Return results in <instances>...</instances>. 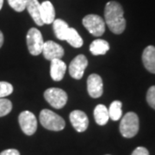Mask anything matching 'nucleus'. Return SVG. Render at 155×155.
<instances>
[{
	"label": "nucleus",
	"mask_w": 155,
	"mask_h": 155,
	"mask_svg": "<svg viewBox=\"0 0 155 155\" xmlns=\"http://www.w3.org/2000/svg\"><path fill=\"white\" fill-rule=\"evenodd\" d=\"M122 5L115 1L107 3L104 11L105 22L114 34L120 35L126 28V20Z\"/></svg>",
	"instance_id": "1"
},
{
	"label": "nucleus",
	"mask_w": 155,
	"mask_h": 155,
	"mask_svg": "<svg viewBox=\"0 0 155 155\" xmlns=\"http://www.w3.org/2000/svg\"><path fill=\"white\" fill-rule=\"evenodd\" d=\"M40 122L45 128L52 131H61L64 129L66 125V122L61 116L50 110L41 111Z\"/></svg>",
	"instance_id": "2"
},
{
	"label": "nucleus",
	"mask_w": 155,
	"mask_h": 155,
	"mask_svg": "<svg viewBox=\"0 0 155 155\" xmlns=\"http://www.w3.org/2000/svg\"><path fill=\"white\" fill-rule=\"evenodd\" d=\"M139 131V117L134 112H127L120 123V132L125 138H132Z\"/></svg>",
	"instance_id": "3"
},
{
	"label": "nucleus",
	"mask_w": 155,
	"mask_h": 155,
	"mask_svg": "<svg viewBox=\"0 0 155 155\" xmlns=\"http://www.w3.org/2000/svg\"><path fill=\"white\" fill-rule=\"evenodd\" d=\"M83 25L94 36H101L105 31V22L97 15H87L83 18Z\"/></svg>",
	"instance_id": "4"
},
{
	"label": "nucleus",
	"mask_w": 155,
	"mask_h": 155,
	"mask_svg": "<svg viewBox=\"0 0 155 155\" xmlns=\"http://www.w3.org/2000/svg\"><path fill=\"white\" fill-rule=\"evenodd\" d=\"M44 41L41 33L37 28H30L27 34V45L29 53L32 55H39L41 54Z\"/></svg>",
	"instance_id": "5"
},
{
	"label": "nucleus",
	"mask_w": 155,
	"mask_h": 155,
	"mask_svg": "<svg viewBox=\"0 0 155 155\" xmlns=\"http://www.w3.org/2000/svg\"><path fill=\"white\" fill-rule=\"evenodd\" d=\"M44 97L54 109H61L66 105L67 102V94L60 88L48 89L44 92Z\"/></svg>",
	"instance_id": "6"
},
{
	"label": "nucleus",
	"mask_w": 155,
	"mask_h": 155,
	"mask_svg": "<svg viewBox=\"0 0 155 155\" xmlns=\"http://www.w3.org/2000/svg\"><path fill=\"white\" fill-rule=\"evenodd\" d=\"M19 124L22 132L27 135H32L37 129V121L32 112L22 111L18 117Z\"/></svg>",
	"instance_id": "7"
},
{
	"label": "nucleus",
	"mask_w": 155,
	"mask_h": 155,
	"mask_svg": "<svg viewBox=\"0 0 155 155\" xmlns=\"http://www.w3.org/2000/svg\"><path fill=\"white\" fill-rule=\"evenodd\" d=\"M88 66V61L83 54L76 56L69 66V73L75 79H80L83 77L85 68Z\"/></svg>",
	"instance_id": "8"
},
{
	"label": "nucleus",
	"mask_w": 155,
	"mask_h": 155,
	"mask_svg": "<svg viewBox=\"0 0 155 155\" xmlns=\"http://www.w3.org/2000/svg\"><path fill=\"white\" fill-rule=\"evenodd\" d=\"M87 91L89 95L93 98L100 97L104 92V84L102 78L98 74H91L87 78Z\"/></svg>",
	"instance_id": "9"
},
{
	"label": "nucleus",
	"mask_w": 155,
	"mask_h": 155,
	"mask_svg": "<svg viewBox=\"0 0 155 155\" xmlns=\"http://www.w3.org/2000/svg\"><path fill=\"white\" fill-rule=\"evenodd\" d=\"M41 53H43L45 59L51 61L54 59L62 58L65 54V51L60 44L56 43L53 41H48L44 42Z\"/></svg>",
	"instance_id": "10"
},
{
	"label": "nucleus",
	"mask_w": 155,
	"mask_h": 155,
	"mask_svg": "<svg viewBox=\"0 0 155 155\" xmlns=\"http://www.w3.org/2000/svg\"><path fill=\"white\" fill-rule=\"evenodd\" d=\"M70 122L75 130L81 133L84 132L89 126V119L86 114L81 110H73L70 114Z\"/></svg>",
	"instance_id": "11"
},
{
	"label": "nucleus",
	"mask_w": 155,
	"mask_h": 155,
	"mask_svg": "<svg viewBox=\"0 0 155 155\" xmlns=\"http://www.w3.org/2000/svg\"><path fill=\"white\" fill-rule=\"evenodd\" d=\"M67 71V65L61 59H54L51 61L50 75L54 81H61L65 76Z\"/></svg>",
	"instance_id": "12"
},
{
	"label": "nucleus",
	"mask_w": 155,
	"mask_h": 155,
	"mask_svg": "<svg viewBox=\"0 0 155 155\" xmlns=\"http://www.w3.org/2000/svg\"><path fill=\"white\" fill-rule=\"evenodd\" d=\"M41 17L44 24L53 23L55 20L54 7L50 1H45L41 4Z\"/></svg>",
	"instance_id": "13"
},
{
	"label": "nucleus",
	"mask_w": 155,
	"mask_h": 155,
	"mask_svg": "<svg viewBox=\"0 0 155 155\" xmlns=\"http://www.w3.org/2000/svg\"><path fill=\"white\" fill-rule=\"evenodd\" d=\"M26 10L38 26L44 24L41 17V4L38 0H26Z\"/></svg>",
	"instance_id": "14"
},
{
	"label": "nucleus",
	"mask_w": 155,
	"mask_h": 155,
	"mask_svg": "<svg viewBox=\"0 0 155 155\" xmlns=\"http://www.w3.org/2000/svg\"><path fill=\"white\" fill-rule=\"evenodd\" d=\"M142 61L148 72L155 73V47L148 46L143 51Z\"/></svg>",
	"instance_id": "15"
},
{
	"label": "nucleus",
	"mask_w": 155,
	"mask_h": 155,
	"mask_svg": "<svg viewBox=\"0 0 155 155\" xmlns=\"http://www.w3.org/2000/svg\"><path fill=\"white\" fill-rule=\"evenodd\" d=\"M110 49V44L108 41L102 39H97L90 45V51L93 55H103Z\"/></svg>",
	"instance_id": "16"
},
{
	"label": "nucleus",
	"mask_w": 155,
	"mask_h": 155,
	"mask_svg": "<svg viewBox=\"0 0 155 155\" xmlns=\"http://www.w3.org/2000/svg\"><path fill=\"white\" fill-rule=\"evenodd\" d=\"M94 118L96 122L98 125L100 126L105 125L110 119L109 110L107 107L104 104H98L96 106L94 110Z\"/></svg>",
	"instance_id": "17"
},
{
	"label": "nucleus",
	"mask_w": 155,
	"mask_h": 155,
	"mask_svg": "<svg viewBox=\"0 0 155 155\" xmlns=\"http://www.w3.org/2000/svg\"><path fill=\"white\" fill-rule=\"evenodd\" d=\"M69 28L70 27L68 26L67 22L61 19H55L53 22V28L54 35L57 38L61 41L66 40V36Z\"/></svg>",
	"instance_id": "18"
},
{
	"label": "nucleus",
	"mask_w": 155,
	"mask_h": 155,
	"mask_svg": "<svg viewBox=\"0 0 155 155\" xmlns=\"http://www.w3.org/2000/svg\"><path fill=\"white\" fill-rule=\"evenodd\" d=\"M65 41H67L69 44L76 48H81L84 42L82 37L78 33L77 30L73 28H69Z\"/></svg>",
	"instance_id": "19"
},
{
	"label": "nucleus",
	"mask_w": 155,
	"mask_h": 155,
	"mask_svg": "<svg viewBox=\"0 0 155 155\" xmlns=\"http://www.w3.org/2000/svg\"><path fill=\"white\" fill-rule=\"evenodd\" d=\"M122 102H120L118 100H116V101H114V102L111 103L110 106L108 109V110H109L110 118L112 119L113 121H118L122 117Z\"/></svg>",
	"instance_id": "20"
},
{
	"label": "nucleus",
	"mask_w": 155,
	"mask_h": 155,
	"mask_svg": "<svg viewBox=\"0 0 155 155\" xmlns=\"http://www.w3.org/2000/svg\"><path fill=\"white\" fill-rule=\"evenodd\" d=\"M12 110V104L10 100L0 98V117L8 115Z\"/></svg>",
	"instance_id": "21"
},
{
	"label": "nucleus",
	"mask_w": 155,
	"mask_h": 155,
	"mask_svg": "<svg viewBox=\"0 0 155 155\" xmlns=\"http://www.w3.org/2000/svg\"><path fill=\"white\" fill-rule=\"evenodd\" d=\"M13 92L12 84L5 81H0V98H4Z\"/></svg>",
	"instance_id": "22"
},
{
	"label": "nucleus",
	"mask_w": 155,
	"mask_h": 155,
	"mask_svg": "<svg viewBox=\"0 0 155 155\" xmlns=\"http://www.w3.org/2000/svg\"><path fill=\"white\" fill-rule=\"evenodd\" d=\"M8 3L14 11L22 12L26 9V0H8Z\"/></svg>",
	"instance_id": "23"
},
{
	"label": "nucleus",
	"mask_w": 155,
	"mask_h": 155,
	"mask_svg": "<svg viewBox=\"0 0 155 155\" xmlns=\"http://www.w3.org/2000/svg\"><path fill=\"white\" fill-rule=\"evenodd\" d=\"M147 101L153 109L155 110V85L151 86L147 93Z\"/></svg>",
	"instance_id": "24"
},
{
	"label": "nucleus",
	"mask_w": 155,
	"mask_h": 155,
	"mask_svg": "<svg viewBox=\"0 0 155 155\" xmlns=\"http://www.w3.org/2000/svg\"><path fill=\"white\" fill-rule=\"evenodd\" d=\"M132 155H149L148 150L143 147H139L133 152Z\"/></svg>",
	"instance_id": "25"
},
{
	"label": "nucleus",
	"mask_w": 155,
	"mask_h": 155,
	"mask_svg": "<svg viewBox=\"0 0 155 155\" xmlns=\"http://www.w3.org/2000/svg\"><path fill=\"white\" fill-rule=\"evenodd\" d=\"M0 155H20V153L17 149H7L3 151Z\"/></svg>",
	"instance_id": "26"
},
{
	"label": "nucleus",
	"mask_w": 155,
	"mask_h": 155,
	"mask_svg": "<svg viewBox=\"0 0 155 155\" xmlns=\"http://www.w3.org/2000/svg\"><path fill=\"white\" fill-rule=\"evenodd\" d=\"M3 43H4V35L0 31V48L2 47Z\"/></svg>",
	"instance_id": "27"
},
{
	"label": "nucleus",
	"mask_w": 155,
	"mask_h": 155,
	"mask_svg": "<svg viewBox=\"0 0 155 155\" xmlns=\"http://www.w3.org/2000/svg\"><path fill=\"white\" fill-rule=\"evenodd\" d=\"M3 4H4V0H0V10H1L2 7H3Z\"/></svg>",
	"instance_id": "28"
}]
</instances>
